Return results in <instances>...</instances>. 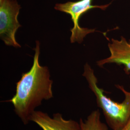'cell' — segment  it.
Wrapping results in <instances>:
<instances>
[{
	"label": "cell",
	"mask_w": 130,
	"mask_h": 130,
	"mask_svg": "<svg viewBox=\"0 0 130 130\" xmlns=\"http://www.w3.org/2000/svg\"><path fill=\"white\" fill-rule=\"evenodd\" d=\"M30 121L36 123L43 130H81L79 122L72 120H65L62 115L57 113L51 118L46 113L35 111Z\"/></svg>",
	"instance_id": "5b68a950"
},
{
	"label": "cell",
	"mask_w": 130,
	"mask_h": 130,
	"mask_svg": "<svg viewBox=\"0 0 130 130\" xmlns=\"http://www.w3.org/2000/svg\"><path fill=\"white\" fill-rule=\"evenodd\" d=\"M120 130H130V118L126 123L125 125Z\"/></svg>",
	"instance_id": "ba28073f"
},
{
	"label": "cell",
	"mask_w": 130,
	"mask_h": 130,
	"mask_svg": "<svg viewBox=\"0 0 130 130\" xmlns=\"http://www.w3.org/2000/svg\"><path fill=\"white\" fill-rule=\"evenodd\" d=\"M21 8L16 0H0V38L6 45L21 47L15 38L21 27L18 19Z\"/></svg>",
	"instance_id": "277c9868"
},
{
	"label": "cell",
	"mask_w": 130,
	"mask_h": 130,
	"mask_svg": "<svg viewBox=\"0 0 130 130\" xmlns=\"http://www.w3.org/2000/svg\"><path fill=\"white\" fill-rule=\"evenodd\" d=\"M32 66L27 72L23 73L17 83L16 93L6 102L13 105L14 111L24 125L30 121V117L43 100L53 98V80L47 67L41 66L39 62L40 54V42L37 41Z\"/></svg>",
	"instance_id": "6da1fadb"
},
{
	"label": "cell",
	"mask_w": 130,
	"mask_h": 130,
	"mask_svg": "<svg viewBox=\"0 0 130 130\" xmlns=\"http://www.w3.org/2000/svg\"><path fill=\"white\" fill-rule=\"evenodd\" d=\"M83 75L95 95L98 107L102 109L108 126L112 130H121L130 118V92L126 91L122 86L116 85L125 96L122 102H116L108 98L104 94L103 89L98 86V79L88 63L84 65Z\"/></svg>",
	"instance_id": "7a4b0ae2"
},
{
	"label": "cell",
	"mask_w": 130,
	"mask_h": 130,
	"mask_svg": "<svg viewBox=\"0 0 130 130\" xmlns=\"http://www.w3.org/2000/svg\"><path fill=\"white\" fill-rule=\"evenodd\" d=\"M110 55L106 59L98 61V66L102 68L106 64L115 63L123 65L126 73L130 71V43L125 38L121 36L120 40L112 39L111 42L108 44Z\"/></svg>",
	"instance_id": "8992f818"
},
{
	"label": "cell",
	"mask_w": 130,
	"mask_h": 130,
	"mask_svg": "<svg viewBox=\"0 0 130 130\" xmlns=\"http://www.w3.org/2000/svg\"><path fill=\"white\" fill-rule=\"evenodd\" d=\"M99 110H96L92 112L84 121L80 119L81 130H108L107 126L101 122Z\"/></svg>",
	"instance_id": "52a82bcc"
},
{
	"label": "cell",
	"mask_w": 130,
	"mask_h": 130,
	"mask_svg": "<svg viewBox=\"0 0 130 130\" xmlns=\"http://www.w3.org/2000/svg\"><path fill=\"white\" fill-rule=\"evenodd\" d=\"M93 0H79L76 2H68L63 4H57L55 9L61 12L69 14L73 23V27L70 29L71 35L70 42L74 43L78 42L81 43L84 41V38L89 33L94 32V29L82 28L79 25V20L82 15L89 10L98 8L105 10L110 5H93L92 4Z\"/></svg>",
	"instance_id": "3957f363"
}]
</instances>
